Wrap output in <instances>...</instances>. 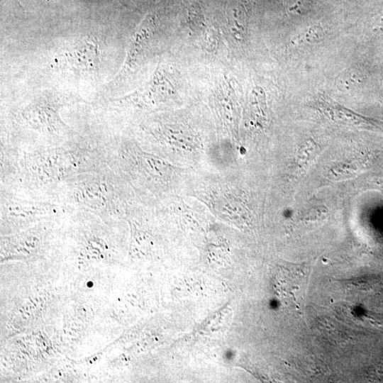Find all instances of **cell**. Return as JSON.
<instances>
[{
	"label": "cell",
	"mask_w": 383,
	"mask_h": 383,
	"mask_svg": "<svg viewBox=\"0 0 383 383\" xmlns=\"http://www.w3.org/2000/svg\"><path fill=\"white\" fill-rule=\"evenodd\" d=\"M111 140L77 133L62 143L1 148L0 189L52 202L70 178L109 166Z\"/></svg>",
	"instance_id": "6da1fadb"
},
{
	"label": "cell",
	"mask_w": 383,
	"mask_h": 383,
	"mask_svg": "<svg viewBox=\"0 0 383 383\" xmlns=\"http://www.w3.org/2000/svg\"><path fill=\"white\" fill-rule=\"evenodd\" d=\"M128 184L109 165L70 178L57 189L52 202L89 211L111 224L126 214L132 202Z\"/></svg>",
	"instance_id": "7a4b0ae2"
},
{
	"label": "cell",
	"mask_w": 383,
	"mask_h": 383,
	"mask_svg": "<svg viewBox=\"0 0 383 383\" xmlns=\"http://www.w3.org/2000/svg\"><path fill=\"white\" fill-rule=\"evenodd\" d=\"M81 102L84 101L72 95L43 93L13 112L12 121L18 128L43 137V145L58 144L77 133L62 118L61 109Z\"/></svg>",
	"instance_id": "3957f363"
},
{
	"label": "cell",
	"mask_w": 383,
	"mask_h": 383,
	"mask_svg": "<svg viewBox=\"0 0 383 383\" xmlns=\"http://www.w3.org/2000/svg\"><path fill=\"white\" fill-rule=\"evenodd\" d=\"M71 207L0 189L2 228H21L36 222L57 218L66 214Z\"/></svg>",
	"instance_id": "277c9868"
},
{
	"label": "cell",
	"mask_w": 383,
	"mask_h": 383,
	"mask_svg": "<svg viewBox=\"0 0 383 383\" xmlns=\"http://www.w3.org/2000/svg\"><path fill=\"white\" fill-rule=\"evenodd\" d=\"M101 46L94 35H86L63 47L56 55L54 65L79 76L94 75L99 70Z\"/></svg>",
	"instance_id": "5b68a950"
},
{
	"label": "cell",
	"mask_w": 383,
	"mask_h": 383,
	"mask_svg": "<svg viewBox=\"0 0 383 383\" xmlns=\"http://www.w3.org/2000/svg\"><path fill=\"white\" fill-rule=\"evenodd\" d=\"M310 272V267L305 263L279 265L274 277L278 297L293 309H300L304 305Z\"/></svg>",
	"instance_id": "8992f818"
},
{
	"label": "cell",
	"mask_w": 383,
	"mask_h": 383,
	"mask_svg": "<svg viewBox=\"0 0 383 383\" xmlns=\"http://www.w3.org/2000/svg\"><path fill=\"white\" fill-rule=\"evenodd\" d=\"M174 86L158 67L152 78L131 94L112 101L113 106H132L142 109L156 106L173 94Z\"/></svg>",
	"instance_id": "52a82bcc"
},
{
	"label": "cell",
	"mask_w": 383,
	"mask_h": 383,
	"mask_svg": "<svg viewBox=\"0 0 383 383\" xmlns=\"http://www.w3.org/2000/svg\"><path fill=\"white\" fill-rule=\"evenodd\" d=\"M155 28V18L148 15L135 29L129 41L126 56L123 66L115 77L121 79L134 65L147 43L152 35Z\"/></svg>",
	"instance_id": "ba28073f"
},
{
	"label": "cell",
	"mask_w": 383,
	"mask_h": 383,
	"mask_svg": "<svg viewBox=\"0 0 383 383\" xmlns=\"http://www.w3.org/2000/svg\"><path fill=\"white\" fill-rule=\"evenodd\" d=\"M314 104L319 111L334 121L358 127H367L372 124L365 118L329 99L321 97Z\"/></svg>",
	"instance_id": "9c48e42d"
},
{
	"label": "cell",
	"mask_w": 383,
	"mask_h": 383,
	"mask_svg": "<svg viewBox=\"0 0 383 383\" xmlns=\"http://www.w3.org/2000/svg\"><path fill=\"white\" fill-rule=\"evenodd\" d=\"M319 152V146L313 140L301 143L297 148L293 161V174L299 175L311 165Z\"/></svg>",
	"instance_id": "30bf717a"
},
{
	"label": "cell",
	"mask_w": 383,
	"mask_h": 383,
	"mask_svg": "<svg viewBox=\"0 0 383 383\" xmlns=\"http://www.w3.org/2000/svg\"><path fill=\"white\" fill-rule=\"evenodd\" d=\"M365 162L361 157L336 162L328 170V178L339 180L351 177L362 170Z\"/></svg>",
	"instance_id": "8fae6325"
},
{
	"label": "cell",
	"mask_w": 383,
	"mask_h": 383,
	"mask_svg": "<svg viewBox=\"0 0 383 383\" xmlns=\"http://www.w3.org/2000/svg\"><path fill=\"white\" fill-rule=\"evenodd\" d=\"M250 106L255 120L259 123L265 121L266 98L262 87H255L252 89L250 94Z\"/></svg>",
	"instance_id": "7c38bea8"
},
{
	"label": "cell",
	"mask_w": 383,
	"mask_h": 383,
	"mask_svg": "<svg viewBox=\"0 0 383 383\" xmlns=\"http://www.w3.org/2000/svg\"><path fill=\"white\" fill-rule=\"evenodd\" d=\"M323 33V30L319 26L311 27L306 31L294 38L291 41L289 46L291 48L294 49L299 48V46L311 43L321 38Z\"/></svg>",
	"instance_id": "4fadbf2b"
},
{
	"label": "cell",
	"mask_w": 383,
	"mask_h": 383,
	"mask_svg": "<svg viewBox=\"0 0 383 383\" xmlns=\"http://www.w3.org/2000/svg\"><path fill=\"white\" fill-rule=\"evenodd\" d=\"M360 82L359 72L352 68L340 74L336 81L338 89L346 91L355 88Z\"/></svg>",
	"instance_id": "5bb4252c"
}]
</instances>
